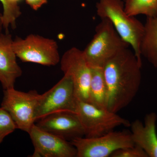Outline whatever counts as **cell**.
I'll return each mask as SVG.
<instances>
[{"mask_svg":"<svg viewBox=\"0 0 157 157\" xmlns=\"http://www.w3.org/2000/svg\"><path fill=\"white\" fill-rule=\"evenodd\" d=\"M110 157H148V156L142 148L137 145H135L117 150L114 152Z\"/></svg>","mask_w":157,"mask_h":157,"instance_id":"obj_19","label":"cell"},{"mask_svg":"<svg viewBox=\"0 0 157 157\" xmlns=\"http://www.w3.org/2000/svg\"><path fill=\"white\" fill-rule=\"evenodd\" d=\"M157 116L152 112L147 114L144 124L138 120L131 124V136L135 145L139 146L148 157H157Z\"/></svg>","mask_w":157,"mask_h":157,"instance_id":"obj_13","label":"cell"},{"mask_svg":"<svg viewBox=\"0 0 157 157\" xmlns=\"http://www.w3.org/2000/svg\"><path fill=\"white\" fill-rule=\"evenodd\" d=\"M124 0H99L97 14L110 21L121 38L132 46L138 61L142 63L140 46L144 34V25L124 10Z\"/></svg>","mask_w":157,"mask_h":157,"instance_id":"obj_2","label":"cell"},{"mask_svg":"<svg viewBox=\"0 0 157 157\" xmlns=\"http://www.w3.org/2000/svg\"><path fill=\"white\" fill-rule=\"evenodd\" d=\"M77 157H110L117 150L135 145L131 132L110 131L97 137H77L70 141Z\"/></svg>","mask_w":157,"mask_h":157,"instance_id":"obj_6","label":"cell"},{"mask_svg":"<svg viewBox=\"0 0 157 157\" xmlns=\"http://www.w3.org/2000/svg\"><path fill=\"white\" fill-rule=\"evenodd\" d=\"M60 62L64 74L70 76L73 81L76 98L89 103L91 70L83 50L71 48L64 53Z\"/></svg>","mask_w":157,"mask_h":157,"instance_id":"obj_9","label":"cell"},{"mask_svg":"<svg viewBox=\"0 0 157 157\" xmlns=\"http://www.w3.org/2000/svg\"><path fill=\"white\" fill-rule=\"evenodd\" d=\"M17 129V126L9 113L3 107H0V145L5 137Z\"/></svg>","mask_w":157,"mask_h":157,"instance_id":"obj_18","label":"cell"},{"mask_svg":"<svg viewBox=\"0 0 157 157\" xmlns=\"http://www.w3.org/2000/svg\"><path fill=\"white\" fill-rule=\"evenodd\" d=\"M75 113L84 130L85 137H98L117 127H130L131 123L115 113L96 107L77 99Z\"/></svg>","mask_w":157,"mask_h":157,"instance_id":"obj_4","label":"cell"},{"mask_svg":"<svg viewBox=\"0 0 157 157\" xmlns=\"http://www.w3.org/2000/svg\"><path fill=\"white\" fill-rule=\"evenodd\" d=\"M124 10L129 16L142 14L147 17H155L157 15V0H127Z\"/></svg>","mask_w":157,"mask_h":157,"instance_id":"obj_16","label":"cell"},{"mask_svg":"<svg viewBox=\"0 0 157 157\" xmlns=\"http://www.w3.org/2000/svg\"><path fill=\"white\" fill-rule=\"evenodd\" d=\"M40 95L35 90L27 92L14 88L4 90L1 107L9 113L17 129L29 134L36 122V109Z\"/></svg>","mask_w":157,"mask_h":157,"instance_id":"obj_7","label":"cell"},{"mask_svg":"<svg viewBox=\"0 0 157 157\" xmlns=\"http://www.w3.org/2000/svg\"><path fill=\"white\" fill-rule=\"evenodd\" d=\"M11 34L0 33V82L3 90L14 88L22 71L17 62Z\"/></svg>","mask_w":157,"mask_h":157,"instance_id":"obj_12","label":"cell"},{"mask_svg":"<svg viewBox=\"0 0 157 157\" xmlns=\"http://www.w3.org/2000/svg\"><path fill=\"white\" fill-rule=\"evenodd\" d=\"M101 19L93 39L83 50L90 68L103 67L108 60L130 46L121 38L109 20Z\"/></svg>","mask_w":157,"mask_h":157,"instance_id":"obj_3","label":"cell"},{"mask_svg":"<svg viewBox=\"0 0 157 157\" xmlns=\"http://www.w3.org/2000/svg\"><path fill=\"white\" fill-rule=\"evenodd\" d=\"M91 70L89 103L98 108L107 109V90L103 67H91Z\"/></svg>","mask_w":157,"mask_h":157,"instance_id":"obj_15","label":"cell"},{"mask_svg":"<svg viewBox=\"0 0 157 157\" xmlns=\"http://www.w3.org/2000/svg\"><path fill=\"white\" fill-rule=\"evenodd\" d=\"M3 28V24L2 21V14L0 13V33H2Z\"/></svg>","mask_w":157,"mask_h":157,"instance_id":"obj_21","label":"cell"},{"mask_svg":"<svg viewBox=\"0 0 157 157\" xmlns=\"http://www.w3.org/2000/svg\"><path fill=\"white\" fill-rule=\"evenodd\" d=\"M77 98L73 81L65 75L53 87L40 95L36 111V120L54 113H75Z\"/></svg>","mask_w":157,"mask_h":157,"instance_id":"obj_8","label":"cell"},{"mask_svg":"<svg viewBox=\"0 0 157 157\" xmlns=\"http://www.w3.org/2000/svg\"><path fill=\"white\" fill-rule=\"evenodd\" d=\"M29 135L34 146L32 157H75L76 150L71 142L46 132L36 124Z\"/></svg>","mask_w":157,"mask_h":157,"instance_id":"obj_10","label":"cell"},{"mask_svg":"<svg viewBox=\"0 0 157 157\" xmlns=\"http://www.w3.org/2000/svg\"><path fill=\"white\" fill-rule=\"evenodd\" d=\"M0 2L3 6V28L6 33H8L9 27L13 29L16 28V21L21 15V11L18 3L11 0H0Z\"/></svg>","mask_w":157,"mask_h":157,"instance_id":"obj_17","label":"cell"},{"mask_svg":"<svg viewBox=\"0 0 157 157\" xmlns=\"http://www.w3.org/2000/svg\"><path fill=\"white\" fill-rule=\"evenodd\" d=\"M37 122L36 124L40 128L68 141L85 136L83 128L74 113H54Z\"/></svg>","mask_w":157,"mask_h":157,"instance_id":"obj_11","label":"cell"},{"mask_svg":"<svg viewBox=\"0 0 157 157\" xmlns=\"http://www.w3.org/2000/svg\"><path fill=\"white\" fill-rule=\"evenodd\" d=\"M13 48L23 62L54 66L60 61L56 41L39 35L30 34L25 39L16 37L13 39Z\"/></svg>","mask_w":157,"mask_h":157,"instance_id":"obj_5","label":"cell"},{"mask_svg":"<svg viewBox=\"0 0 157 157\" xmlns=\"http://www.w3.org/2000/svg\"><path fill=\"white\" fill-rule=\"evenodd\" d=\"M124 2H125L126 1H127V0H124Z\"/></svg>","mask_w":157,"mask_h":157,"instance_id":"obj_23","label":"cell"},{"mask_svg":"<svg viewBox=\"0 0 157 157\" xmlns=\"http://www.w3.org/2000/svg\"><path fill=\"white\" fill-rule=\"evenodd\" d=\"M11 1H12V2H14L18 3L20 0H11Z\"/></svg>","mask_w":157,"mask_h":157,"instance_id":"obj_22","label":"cell"},{"mask_svg":"<svg viewBox=\"0 0 157 157\" xmlns=\"http://www.w3.org/2000/svg\"><path fill=\"white\" fill-rule=\"evenodd\" d=\"M144 34L140 46V53L157 67V15L147 17Z\"/></svg>","mask_w":157,"mask_h":157,"instance_id":"obj_14","label":"cell"},{"mask_svg":"<svg viewBox=\"0 0 157 157\" xmlns=\"http://www.w3.org/2000/svg\"><path fill=\"white\" fill-rule=\"evenodd\" d=\"M26 2L32 9L37 11L47 3V0H25Z\"/></svg>","mask_w":157,"mask_h":157,"instance_id":"obj_20","label":"cell"},{"mask_svg":"<svg viewBox=\"0 0 157 157\" xmlns=\"http://www.w3.org/2000/svg\"><path fill=\"white\" fill-rule=\"evenodd\" d=\"M142 63L134 52L125 48L103 67L107 90V109L117 113L127 107L140 88Z\"/></svg>","mask_w":157,"mask_h":157,"instance_id":"obj_1","label":"cell"}]
</instances>
